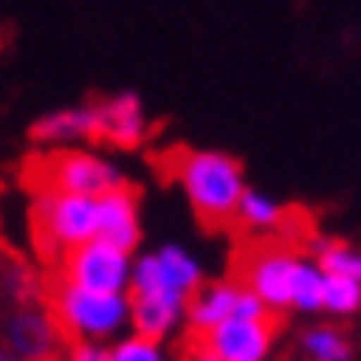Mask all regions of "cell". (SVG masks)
<instances>
[{"mask_svg": "<svg viewBox=\"0 0 361 361\" xmlns=\"http://www.w3.org/2000/svg\"><path fill=\"white\" fill-rule=\"evenodd\" d=\"M0 361H4V343H0Z\"/></svg>", "mask_w": 361, "mask_h": 361, "instance_id": "24", "label": "cell"}, {"mask_svg": "<svg viewBox=\"0 0 361 361\" xmlns=\"http://www.w3.org/2000/svg\"><path fill=\"white\" fill-rule=\"evenodd\" d=\"M63 361H111V354H107V347H89V343H74Z\"/></svg>", "mask_w": 361, "mask_h": 361, "instance_id": "22", "label": "cell"}, {"mask_svg": "<svg viewBox=\"0 0 361 361\" xmlns=\"http://www.w3.org/2000/svg\"><path fill=\"white\" fill-rule=\"evenodd\" d=\"M314 262L328 276H347V281L361 284V247H350L343 240H321L314 251Z\"/></svg>", "mask_w": 361, "mask_h": 361, "instance_id": "17", "label": "cell"}, {"mask_svg": "<svg viewBox=\"0 0 361 361\" xmlns=\"http://www.w3.org/2000/svg\"><path fill=\"white\" fill-rule=\"evenodd\" d=\"M302 251L295 247H258L243 258V276L240 284L247 288L255 299L269 310V314H284L291 310V291H295V276L302 266Z\"/></svg>", "mask_w": 361, "mask_h": 361, "instance_id": "8", "label": "cell"}, {"mask_svg": "<svg viewBox=\"0 0 361 361\" xmlns=\"http://www.w3.org/2000/svg\"><path fill=\"white\" fill-rule=\"evenodd\" d=\"M321 314L347 321L361 314V284L347 281V276H328L324 273V288H321Z\"/></svg>", "mask_w": 361, "mask_h": 361, "instance_id": "18", "label": "cell"}, {"mask_svg": "<svg viewBox=\"0 0 361 361\" xmlns=\"http://www.w3.org/2000/svg\"><path fill=\"white\" fill-rule=\"evenodd\" d=\"M4 361H19V357H4Z\"/></svg>", "mask_w": 361, "mask_h": 361, "instance_id": "25", "label": "cell"}, {"mask_svg": "<svg viewBox=\"0 0 361 361\" xmlns=\"http://www.w3.org/2000/svg\"><path fill=\"white\" fill-rule=\"evenodd\" d=\"M96 240H104L118 251H129V255L140 251V243H144L140 200L129 185L96 200Z\"/></svg>", "mask_w": 361, "mask_h": 361, "instance_id": "9", "label": "cell"}, {"mask_svg": "<svg viewBox=\"0 0 361 361\" xmlns=\"http://www.w3.org/2000/svg\"><path fill=\"white\" fill-rule=\"evenodd\" d=\"M63 284H74L81 291L100 295H129V276H133V255L118 251L104 240H89L78 251L63 255Z\"/></svg>", "mask_w": 361, "mask_h": 361, "instance_id": "7", "label": "cell"}, {"mask_svg": "<svg viewBox=\"0 0 361 361\" xmlns=\"http://www.w3.org/2000/svg\"><path fill=\"white\" fill-rule=\"evenodd\" d=\"M4 343H8V357L19 361H52L56 347H59V328L52 321L48 310L37 306H23L8 317L4 328Z\"/></svg>", "mask_w": 361, "mask_h": 361, "instance_id": "12", "label": "cell"}, {"mask_svg": "<svg viewBox=\"0 0 361 361\" xmlns=\"http://www.w3.org/2000/svg\"><path fill=\"white\" fill-rule=\"evenodd\" d=\"M299 350H302L306 361H350L354 357V343L336 324H314V328L302 332Z\"/></svg>", "mask_w": 361, "mask_h": 361, "instance_id": "15", "label": "cell"}, {"mask_svg": "<svg viewBox=\"0 0 361 361\" xmlns=\"http://www.w3.org/2000/svg\"><path fill=\"white\" fill-rule=\"evenodd\" d=\"M126 177L114 162L89 147H63L52 152L44 162V188L63 195H81V200H100V195L122 188Z\"/></svg>", "mask_w": 361, "mask_h": 361, "instance_id": "5", "label": "cell"}, {"mask_svg": "<svg viewBox=\"0 0 361 361\" xmlns=\"http://www.w3.org/2000/svg\"><path fill=\"white\" fill-rule=\"evenodd\" d=\"M30 140H37L44 147H78L85 140H96V104H71L41 114L30 126Z\"/></svg>", "mask_w": 361, "mask_h": 361, "instance_id": "13", "label": "cell"}, {"mask_svg": "<svg viewBox=\"0 0 361 361\" xmlns=\"http://www.w3.org/2000/svg\"><path fill=\"white\" fill-rule=\"evenodd\" d=\"M207 281V266L180 243H162L155 251L133 255V276L129 295H170V299H192V291Z\"/></svg>", "mask_w": 361, "mask_h": 361, "instance_id": "3", "label": "cell"}, {"mask_svg": "<svg viewBox=\"0 0 361 361\" xmlns=\"http://www.w3.org/2000/svg\"><path fill=\"white\" fill-rule=\"evenodd\" d=\"M262 317H269V310L240 281H203L185 302V328L195 339H203L225 321H262Z\"/></svg>", "mask_w": 361, "mask_h": 361, "instance_id": "6", "label": "cell"}, {"mask_svg": "<svg viewBox=\"0 0 361 361\" xmlns=\"http://www.w3.org/2000/svg\"><path fill=\"white\" fill-rule=\"evenodd\" d=\"M48 314H52L59 336L67 332L74 343H89V347H111L122 336H129V295L81 291L59 281L52 288Z\"/></svg>", "mask_w": 361, "mask_h": 361, "instance_id": "2", "label": "cell"}, {"mask_svg": "<svg viewBox=\"0 0 361 361\" xmlns=\"http://www.w3.org/2000/svg\"><path fill=\"white\" fill-rule=\"evenodd\" d=\"M284 214H288L284 203L258 188H243L240 207H236V221H243L251 233H276L284 225Z\"/></svg>", "mask_w": 361, "mask_h": 361, "instance_id": "16", "label": "cell"}, {"mask_svg": "<svg viewBox=\"0 0 361 361\" xmlns=\"http://www.w3.org/2000/svg\"><path fill=\"white\" fill-rule=\"evenodd\" d=\"M111 361H173L166 343H155V339H140V336H122L118 343H111L107 347Z\"/></svg>", "mask_w": 361, "mask_h": 361, "instance_id": "20", "label": "cell"}, {"mask_svg": "<svg viewBox=\"0 0 361 361\" xmlns=\"http://www.w3.org/2000/svg\"><path fill=\"white\" fill-rule=\"evenodd\" d=\"M203 347H210L221 361H269L276 347V328L269 317L262 321H225L214 332H207Z\"/></svg>", "mask_w": 361, "mask_h": 361, "instance_id": "10", "label": "cell"}, {"mask_svg": "<svg viewBox=\"0 0 361 361\" xmlns=\"http://www.w3.org/2000/svg\"><path fill=\"white\" fill-rule=\"evenodd\" d=\"M147 133H152V122H147V111L137 92H118L96 104V137L107 140L111 147L133 152L147 140Z\"/></svg>", "mask_w": 361, "mask_h": 361, "instance_id": "11", "label": "cell"}, {"mask_svg": "<svg viewBox=\"0 0 361 361\" xmlns=\"http://www.w3.org/2000/svg\"><path fill=\"white\" fill-rule=\"evenodd\" d=\"M185 328V299L170 295H129V332L140 339L170 343Z\"/></svg>", "mask_w": 361, "mask_h": 361, "instance_id": "14", "label": "cell"}, {"mask_svg": "<svg viewBox=\"0 0 361 361\" xmlns=\"http://www.w3.org/2000/svg\"><path fill=\"white\" fill-rule=\"evenodd\" d=\"M185 361H221L214 350H210V347H203V343H195V347L188 350V357Z\"/></svg>", "mask_w": 361, "mask_h": 361, "instance_id": "23", "label": "cell"}, {"mask_svg": "<svg viewBox=\"0 0 361 361\" xmlns=\"http://www.w3.org/2000/svg\"><path fill=\"white\" fill-rule=\"evenodd\" d=\"M34 228L48 255H71L96 240V200L41 188L34 200Z\"/></svg>", "mask_w": 361, "mask_h": 361, "instance_id": "4", "label": "cell"}, {"mask_svg": "<svg viewBox=\"0 0 361 361\" xmlns=\"http://www.w3.org/2000/svg\"><path fill=\"white\" fill-rule=\"evenodd\" d=\"M173 180L203 225L218 228L236 221L240 195L247 188V173L236 155L214 152V147H188L173 162Z\"/></svg>", "mask_w": 361, "mask_h": 361, "instance_id": "1", "label": "cell"}, {"mask_svg": "<svg viewBox=\"0 0 361 361\" xmlns=\"http://www.w3.org/2000/svg\"><path fill=\"white\" fill-rule=\"evenodd\" d=\"M321 288H324V273L317 269L314 258H302L299 276H295V291H291V310L295 314H321Z\"/></svg>", "mask_w": 361, "mask_h": 361, "instance_id": "19", "label": "cell"}, {"mask_svg": "<svg viewBox=\"0 0 361 361\" xmlns=\"http://www.w3.org/2000/svg\"><path fill=\"white\" fill-rule=\"evenodd\" d=\"M4 288L15 295V299H30L34 276H30V269H23V266H11V269H4Z\"/></svg>", "mask_w": 361, "mask_h": 361, "instance_id": "21", "label": "cell"}]
</instances>
